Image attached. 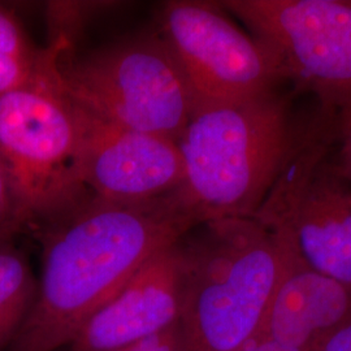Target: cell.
I'll return each instance as SVG.
<instances>
[{"label": "cell", "mask_w": 351, "mask_h": 351, "mask_svg": "<svg viewBox=\"0 0 351 351\" xmlns=\"http://www.w3.org/2000/svg\"><path fill=\"white\" fill-rule=\"evenodd\" d=\"M195 224L172 193L116 202L88 194L33 229L42 249L36 301L10 351H55L158 252Z\"/></svg>", "instance_id": "cell-1"}, {"label": "cell", "mask_w": 351, "mask_h": 351, "mask_svg": "<svg viewBox=\"0 0 351 351\" xmlns=\"http://www.w3.org/2000/svg\"><path fill=\"white\" fill-rule=\"evenodd\" d=\"M181 326L190 351H239L258 339L288 247L254 217L191 228L178 239Z\"/></svg>", "instance_id": "cell-2"}, {"label": "cell", "mask_w": 351, "mask_h": 351, "mask_svg": "<svg viewBox=\"0 0 351 351\" xmlns=\"http://www.w3.org/2000/svg\"><path fill=\"white\" fill-rule=\"evenodd\" d=\"M298 129L278 90L194 108L177 139L184 181L176 195L195 226L252 217L276 181Z\"/></svg>", "instance_id": "cell-3"}, {"label": "cell", "mask_w": 351, "mask_h": 351, "mask_svg": "<svg viewBox=\"0 0 351 351\" xmlns=\"http://www.w3.org/2000/svg\"><path fill=\"white\" fill-rule=\"evenodd\" d=\"M49 47L37 73L0 98V158L30 230L88 194L82 180L84 111L58 75L63 46Z\"/></svg>", "instance_id": "cell-4"}, {"label": "cell", "mask_w": 351, "mask_h": 351, "mask_svg": "<svg viewBox=\"0 0 351 351\" xmlns=\"http://www.w3.org/2000/svg\"><path fill=\"white\" fill-rule=\"evenodd\" d=\"M65 50L58 56L56 71L80 107L117 125L176 142L180 138L195 104L159 32L124 38L81 55Z\"/></svg>", "instance_id": "cell-5"}, {"label": "cell", "mask_w": 351, "mask_h": 351, "mask_svg": "<svg viewBox=\"0 0 351 351\" xmlns=\"http://www.w3.org/2000/svg\"><path fill=\"white\" fill-rule=\"evenodd\" d=\"M335 111L298 130L254 219L315 271L351 287V182L335 160Z\"/></svg>", "instance_id": "cell-6"}, {"label": "cell", "mask_w": 351, "mask_h": 351, "mask_svg": "<svg viewBox=\"0 0 351 351\" xmlns=\"http://www.w3.org/2000/svg\"><path fill=\"white\" fill-rule=\"evenodd\" d=\"M322 108L351 104V0L219 1Z\"/></svg>", "instance_id": "cell-7"}, {"label": "cell", "mask_w": 351, "mask_h": 351, "mask_svg": "<svg viewBox=\"0 0 351 351\" xmlns=\"http://www.w3.org/2000/svg\"><path fill=\"white\" fill-rule=\"evenodd\" d=\"M159 33L182 71L195 108L250 99L287 81L275 56L219 1L165 3Z\"/></svg>", "instance_id": "cell-8"}, {"label": "cell", "mask_w": 351, "mask_h": 351, "mask_svg": "<svg viewBox=\"0 0 351 351\" xmlns=\"http://www.w3.org/2000/svg\"><path fill=\"white\" fill-rule=\"evenodd\" d=\"M82 111V180L88 194L108 201L145 202L181 186L184 163L176 141Z\"/></svg>", "instance_id": "cell-9"}, {"label": "cell", "mask_w": 351, "mask_h": 351, "mask_svg": "<svg viewBox=\"0 0 351 351\" xmlns=\"http://www.w3.org/2000/svg\"><path fill=\"white\" fill-rule=\"evenodd\" d=\"M178 241L158 252L123 288L88 317L71 351H108L147 339L181 319Z\"/></svg>", "instance_id": "cell-10"}, {"label": "cell", "mask_w": 351, "mask_h": 351, "mask_svg": "<svg viewBox=\"0 0 351 351\" xmlns=\"http://www.w3.org/2000/svg\"><path fill=\"white\" fill-rule=\"evenodd\" d=\"M287 247L285 269L256 341L313 351L350 320L351 287L315 271Z\"/></svg>", "instance_id": "cell-11"}, {"label": "cell", "mask_w": 351, "mask_h": 351, "mask_svg": "<svg viewBox=\"0 0 351 351\" xmlns=\"http://www.w3.org/2000/svg\"><path fill=\"white\" fill-rule=\"evenodd\" d=\"M37 284L23 252L11 239H0V350L11 346L24 326Z\"/></svg>", "instance_id": "cell-12"}, {"label": "cell", "mask_w": 351, "mask_h": 351, "mask_svg": "<svg viewBox=\"0 0 351 351\" xmlns=\"http://www.w3.org/2000/svg\"><path fill=\"white\" fill-rule=\"evenodd\" d=\"M49 55L50 47H37L17 16L0 5V98L26 84Z\"/></svg>", "instance_id": "cell-13"}, {"label": "cell", "mask_w": 351, "mask_h": 351, "mask_svg": "<svg viewBox=\"0 0 351 351\" xmlns=\"http://www.w3.org/2000/svg\"><path fill=\"white\" fill-rule=\"evenodd\" d=\"M25 230L8 176L0 158V239H11L14 234Z\"/></svg>", "instance_id": "cell-14"}, {"label": "cell", "mask_w": 351, "mask_h": 351, "mask_svg": "<svg viewBox=\"0 0 351 351\" xmlns=\"http://www.w3.org/2000/svg\"><path fill=\"white\" fill-rule=\"evenodd\" d=\"M108 351H190V349L181 322H178L151 337Z\"/></svg>", "instance_id": "cell-15"}, {"label": "cell", "mask_w": 351, "mask_h": 351, "mask_svg": "<svg viewBox=\"0 0 351 351\" xmlns=\"http://www.w3.org/2000/svg\"><path fill=\"white\" fill-rule=\"evenodd\" d=\"M335 160L351 182V104L335 112Z\"/></svg>", "instance_id": "cell-16"}, {"label": "cell", "mask_w": 351, "mask_h": 351, "mask_svg": "<svg viewBox=\"0 0 351 351\" xmlns=\"http://www.w3.org/2000/svg\"><path fill=\"white\" fill-rule=\"evenodd\" d=\"M313 351H351V319L329 335Z\"/></svg>", "instance_id": "cell-17"}, {"label": "cell", "mask_w": 351, "mask_h": 351, "mask_svg": "<svg viewBox=\"0 0 351 351\" xmlns=\"http://www.w3.org/2000/svg\"><path fill=\"white\" fill-rule=\"evenodd\" d=\"M239 351H297L293 349H287L282 348L280 345H276L274 342H268V341H255L249 346L243 348Z\"/></svg>", "instance_id": "cell-18"}]
</instances>
